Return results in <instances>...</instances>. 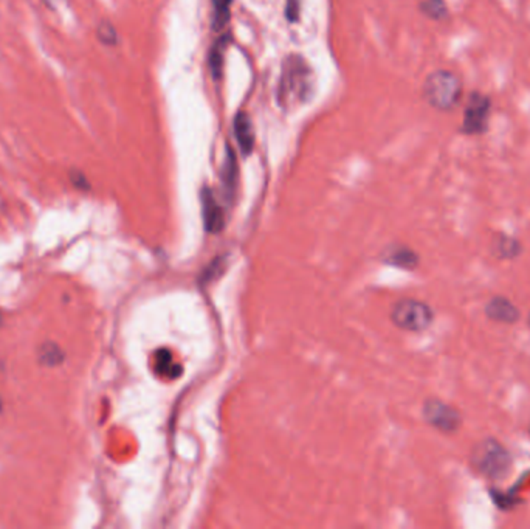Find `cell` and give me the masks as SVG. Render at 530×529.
Instances as JSON below:
<instances>
[{
    "label": "cell",
    "mask_w": 530,
    "mask_h": 529,
    "mask_svg": "<svg viewBox=\"0 0 530 529\" xmlns=\"http://www.w3.org/2000/svg\"><path fill=\"white\" fill-rule=\"evenodd\" d=\"M312 70L300 55L287 56L282 62L278 100L284 106L304 103L312 94Z\"/></svg>",
    "instance_id": "obj_1"
},
{
    "label": "cell",
    "mask_w": 530,
    "mask_h": 529,
    "mask_svg": "<svg viewBox=\"0 0 530 529\" xmlns=\"http://www.w3.org/2000/svg\"><path fill=\"white\" fill-rule=\"evenodd\" d=\"M422 95L431 108L442 112L453 110L462 100V81L450 70H436L427 76Z\"/></svg>",
    "instance_id": "obj_2"
},
{
    "label": "cell",
    "mask_w": 530,
    "mask_h": 529,
    "mask_svg": "<svg viewBox=\"0 0 530 529\" xmlns=\"http://www.w3.org/2000/svg\"><path fill=\"white\" fill-rule=\"evenodd\" d=\"M471 465L490 479L504 478L512 469V456L499 441L485 438L471 450Z\"/></svg>",
    "instance_id": "obj_3"
},
{
    "label": "cell",
    "mask_w": 530,
    "mask_h": 529,
    "mask_svg": "<svg viewBox=\"0 0 530 529\" xmlns=\"http://www.w3.org/2000/svg\"><path fill=\"white\" fill-rule=\"evenodd\" d=\"M391 320L400 329L422 333L433 323L434 314L427 303L414 298H405L394 305L391 310Z\"/></svg>",
    "instance_id": "obj_4"
},
{
    "label": "cell",
    "mask_w": 530,
    "mask_h": 529,
    "mask_svg": "<svg viewBox=\"0 0 530 529\" xmlns=\"http://www.w3.org/2000/svg\"><path fill=\"white\" fill-rule=\"evenodd\" d=\"M490 114V98L480 94V92H473L464 109L462 132L465 136H480V133H484L487 128H489Z\"/></svg>",
    "instance_id": "obj_5"
},
{
    "label": "cell",
    "mask_w": 530,
    "mask_h": 529,
    "mask_svg": "<svg viewBox=\"0 0 530 529\" xmlns=\"http://www.w3.org/2000/svg\"><path fill=\"white\" fill-rule=\"evenodd\" d=\"M423 418L429 426L443 433H455L461 428L462 416L456 408L439 399H428L423 405Z\"/></svg>",
    "instance_id": "obj_6"
},
{
    "label": "cell",
    "mask_w": 530,
    "mask_h": 529,
    "mask_svg": "<svg viewBox=\"0 0 530 529\" xmlns=\"http://www.w3.org/2000/svg\"><path fill=\"white\" fill-rule=\"evenodd\" d=\"M202 215H203L205 229H207L208 233H217L223 229V225H225L223 210L219 207L216 197L208 188H205L202 191Z\"/></svg>",
    "instance_id": "obj_7"
},
{
    "label": "cell",
    "mask_w": 530,
    "mask_h": 529,
    "mask_svg": "<svg viewBox=\"0 0 530 529\" xmlns=\"http://www.w3.org/2000/svg\"><path fill=\"white\" fill-rule=\"evenodd\" d=\"M485 314L490 320H494L498 323L512 324L518 321L520 319V310L513 305L510 300L504 297H493L485 306Z\"/></svg>",
    "instance_id": "obj_8"
},
{
    "label": "cell",
    "mask_w": 530,
    "mask_h": 529,
    "mask_svg": "<svg viewBox=\"0 0 530 529\" xmlns=\"http://www.w3.org/2000/svg\"><path fill=\"white\" fill-rule=\"evenodd\" d=\"M152 370L157 376L174 380L182 375V365L175 361L174 354L166 348H160L154 352Z\"/></svg>",
    "instance_id": "obj_9"
},
{
    "label": "cell",
    "mask_w": 530,
    "mask_h": 529,
    "mask_svg": "<svg viewBox=\"0 0 530 529\" xmlns=\"http://www.w3.org/2000/svg\"><path fill=\"white\" fill-rule=\"evenodd\" d=\"M235 136L237 138L240 151H242L244 155H249L254 146V132L251 119L245 112H239L235 118Z\"/></svg>",
    "instance_id": "obj_10"
},
{
    "label": "cell",
    "mask_w": 530,
    "mask_h": 529,
    "mask_svg": "<svg viewBox=\"0 0 530 529\" xmlns=\"http://www.w3.org/2000/svg\"><path fill=\"white\" fill-rule=\"evenodd\" d=\"M386 263L404 267V269H413L417 264V255L406 247H394V249L388 250Z\"/></svg>",
    "instance_id": "obj_11"
},
{
    "label": "cell",
    "mask_w": 530,
    "mask_h": 529,
    "mask_svg": "<svg viewBox=\"0 0 530 529\" xmlns=\"http://www.w3.org/2000/svg\"><path fill=\"white\" fill-rule=\"evenodd\" d=\"M423 16L431 20H445L448 17V6L445 0H417Z\"/></svg>",
    "instance_id": "obj_12"
},
{
    "label": "cell",
    "mask_w": 530,
    "mask_h": 529,
    "mask_svg": "<svg viewBox=\"0 0 530 529\" xmlns=\"http://www.w3.org/2000/svg\"><path fill=\"white\" fill-rule=\"evenodd\" d=\"M39 361L45 366H56L64 361V352L58 345L45 343L44 347L39 349Z\"/></svg>",
    "instance_id": "obj_13"
},
{
    "label": "cell",
    "mask_w": 530,
    "mask_h": 529,
    "mask_svg": "<svg viewBox=\"0 0 530 529\" xmlns=\"http://www.w3.org/2000/svg\"><path fill=\"white\" fill-rule=\"evenodd\" d=\"M96 38L101 44L108 45V47H114L119 42V34L117 31V28L112 25L109 20H103V22L98 24L96 27Z\"/></svg>",
    "instance_id": "obj_14"
},
{
    "label": "cell",
    "mask_w": 530,
    "mask_h": 529,
    "mask_svg": "<svg viewBox=\"0 0 530 529\" xmlns=\"http://www.w3.org/2000/svg\"><path fill=\"white\" fill-rule=\"evenodd\" d=\"M222 179H223L225 188L231 189L233 191V189H235V187H236V180H237V165H236L235 154H233L230 147H228V152H227V160H225Z\"/></svg>",
    "instance_id": "obj_15"
},
{
    "label": "cell",
    "mask_w": 530,
    "mask_h": 529,
    "mask_svg": "<svg viewBox=\"0 0 530 529\" xmlns=\"http://www.w3.org/2000/svg\"><path fill=\"white\" fill-rule=\"evenodd\" d=\"M233 0H213L214 28H222L230 19V6Z\"/></svg>",
    "instance_id": "obj_16"
},
{
    "label": "cell",
    "mask_w": 530,
    "mask_h": 529,
    "mask_svg": "<svg viewBox=\"0 0 530 529\" xmlns=\"http://www.w3.org/2000/svg\"><path fill=\"white\" fill-rule=\"evenodd\" d=\"M225 47H227V41H225V38H223L222 41H219V42H217V44H216L214 48H213V52H211L209 64H211V68H213L214 78H219V76H221L222 64H223V52H225Z\"/></svg>",
    "instance_id": "obj_17"
},
{
    "label": "cell",
    "mask_w": 530,
    "mask_h": 529,
    "mask_svg": "<svg viewBox=\"0 0 530 529\" xmlns=\"http://www.w3.org/2000/svg\"><path fill=\"white\" fill-rule=\"evenodd\" d=\"M496 249L501 258H515L520 253V244L515 239L504 236L496 241Z\"/></svg>",
    "instance_id": "obj_18"
},
{
    "label": "cell",
    "mask_w": 530,
    "mask_h": 529,
    "mask_svg": "<svg viewBox=\"0 0 530 529\" xmlns=\"http://www.w3.org/2000/svg\"><path fill=\"white\" fill-rule=\"evenodd\" d=\"M70 180H72V183L78 189H89L90 187L86 175H84L81 171H78V169L70 171Z\"/></svg>",
    "instance_id": "obj_19"
},
{
    "label": "cell",
    "mask_w": 530,
    "mask_h": 529,
    "mask_svg": "<svg viewBox=\"0 0 530 529\" xmlns=\"http://www.w3.org/2000/svg\"><path fill=\"white\" fill-rule=\"evenodd\" d=\"M298 14H300V2L298 0H287V17L288 20H298Z\"/></svg>",
    "instance_id": "obj_20"
},
{
    "label": "cell",
    "mask_w": 530,
    "mask_h": 529,
    "mask_svg": "<svg viewBox=\"0 0 530 529\" xmlns=\"http://www.w3.org/2000/svg\"><path fill=\"white\" fill-rule=\"evenodd\" d=\"M0 323H2V314H0Z\"/></svg>",
    "instance_id": "obj_21"
},
{
    "label": "cell",
    "mask_w": 530,
    "mask_h": 529,
    "mask_svg": "<svg viewBox=\"0 0 530 529\" xmlns=\"http://www.w3.org/2000/svg\"><path fill=\"white\" fill-rule=\"evenodd\" d=\"M529 324H530V315H529Z\"/></svg>",
    "instance_id": "obj_22"
}]
</instances>
